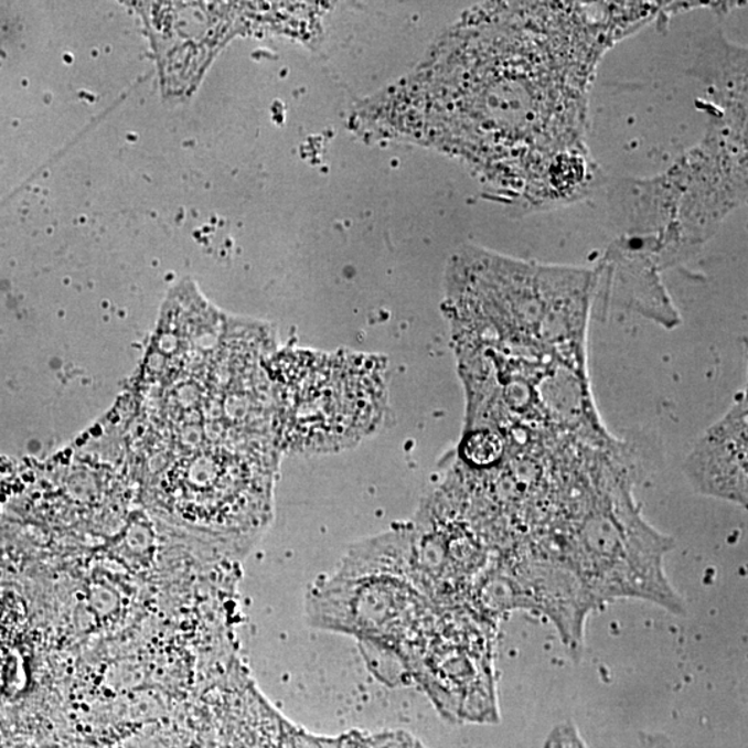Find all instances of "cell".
Returning a JSON list of instances; mask_svg holds the SVG:
<instances>
[{
    "instance_id": "obj_3",
    "label": "cell",
    "mask_w": 748,
    "mask_h": 748,
    "mask_svg": "<svg viewBox=\"0 0 748 748\" xmlns=\"http://www.w3.org/2000/svg\"><path fill=\"white\" fill-rule=\"evenodd\" d=\"M276 437L296 453L340 451L376 430L387 408L384 365L351 352L296 350L280 357ZM279 373V372H278Z\"/></svg>"
},
{
    "instance_id": "obj_7",
    "label": "cell",
    "mask_w": 748,
    "mask_h": 748,
    "mask_svg": "<svg viewBox=\"0 0 748 748\" xmlns=\"http://www.w3.org/2000/svg\"><path fill=\"white\" fill-rule=\"evenodd\" d=\"M40 544L29 530L0 519V583L23 576L40 560Z\"/></svg>"
},
{
    "instance_id": "obj_8",
    "label": "cell",
    "mask_w": 748,
    "mask_h": 748,
    "mask_svg": "<svg viewBox=\"0 0 748 748\" xmlns=\"http://www.w3.org/2000/svg\"><path fill=\"white\" fill-rule=\"evenodd\" d=\"M462 452L466 462L475 468H487L501 459L503 446L496 432L482 428L464 440Z\"/></svg>"
},
{
    "instance_id": "obj_5",
    "label": "cell",
    "mask_w": 748,
    "mask_h": 748,
    "mask_svg": "<svg viewBox=\"0 0 748 748\" xmlns=\"http://www.w3.org/2000/svg\"><path fill=\"white\" fill-rule=\"evenodd\" d=\"M488 627L490 621L466 607H436L398 659L444 707L460 698H487L492 687Z\"/></svg>"
},
{
    "instance_id": "obj_6",
    "label": "cell",
    "mask_w": 748,
    "mask_h": 748,
    "mask_svg": "<svg viewBox=\"0 0 748 748\" xmlns=\"http://www.w3.org/2000/svg\"><path fill=\"white\" fill-rule=\"evenodd\" d=\"M747 397L735 405L703 434L683 471L702 495L747 506Z\"/></svg>"
},
{
    "instance_id": "obj_4",
    "label": "cell",
    "mask_w": 748,
    "mask_h": 748,
    "mask_svg": "<svg viewBox=\"0 0 748 748\" xmlns=\"http://www.w3.org/2000/svg\"><path fill=\"white\" fill-rule=\"evenodd\" d=\"M436 607L405 579L374 573L334 570L306 598L309 626L343 633L397 658Z\"/></svg>"
},
{
    "instance_id": "obj_2",
    "label": "cell",
    "mask_w": 748,
    "mask_h": 748,
    "mask_svg": "<svg viewBox=\"0 0 748 748\" xmlns=\"http://www.w3.org/2000/svg\"><path fill=\"white\" fill-rule=\"evenodd\" d=\"M706 137L663 175L618 184L623 252L665 269L690 257L747 199V74L713 73Z\"/></svg>"
},
{
    "instance_id": "obj_1",
    "label": "cell",
    "mask_w": 748,
    "mask_h": 748,
    "mask_svg": "<svg viewBox=\"0 0 748 748\" xmlns=\"http://www.w3.org/2000/svg\"><path fill=\"white\" fill-rule=\"evenodd\" d=\"M671 3L512 2L464 15L428 66L430 140L522 214L603 182L587 143L589 90L610 47Z\"/></svg>"
}]
</instances>
